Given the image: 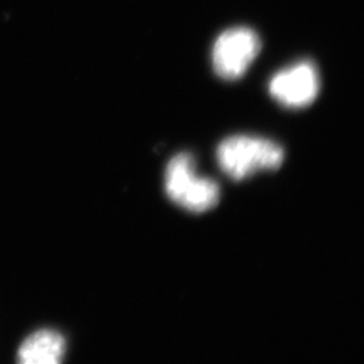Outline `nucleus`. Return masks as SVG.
Returning a JSON list of instances; mask_svg holds the SVG:
<instances>
[{"label": "nucleus", "mask_w": 364, "mask_h": 364, "mask_svg": "<svg viewBox=\"0 0 364 364\" xmlns=\"http://www.w3.org/2000/svg\"><path fill=\"white\" fill-rule=\"evenodd\" d=\"M220 169L235 181L259 170L278 169L285 158L281 144L257 136L235 135L224 139L216 151Z\"/></svg>", "instance_id": "1"}, {"label": "nucleus", "mask_w": 364, "mask_h": 364, "mask_svg": "<svg viewBox=\"0 0 364 364\" xmlns=\"http://www.w3.org/2000/svg\"><path fill=\"white\" fill-rule=\"evenodd\" d=\"M165 191L171 201L193 213L215 208L220 200L219 185L210 178L196 176L195 159L188 153L170 159L165 173Z\"/></svg>", "instance_id": "2"}, {"label": "nucleus", "mask_w": 364, "mask_h": 364, "mask_svg": "<svg viewBox=\"0 0 364 364\" xmlns=\"http://www.w3.org/2000/svg\"><path fill=\"white\" fill-rule=\"evenodd\" d=\"M259 52L260 39L254 30L247 27L227 30L213 45V69L224 80H237L247 72Z\"/></svg>", "instance_id": "3"}, {"label": "nucleus", "mask_w": 364, "mask_h": 364, "mask_svg": "<svg viewBox=\"0 0 364 364\" xmlns=\"http://www.w3.org/2000/svg\"><path fill=\"white\" fill-rule=\"evenodd\" d=\"M274 99L290 108H301L314 102L320 92V76L312 63H299L278 72L270 81Z\"/></svg>", "instance_id": "4"}, {"label": "nucleus", "mask_w": 364, "mask_h": 364, "mask_svg": "<svg viewBox=\"0 0 364 364\" xmlns=\"http://www.w3.org/2000/svg\"><path fill=\"white\" fill-rule=\"evenodd\" d=\"M65 353V338L52 329H42L23 341L18 362L23 364L60 363Z\"/></svg>", "instance_id": "5"}]
</instances>
